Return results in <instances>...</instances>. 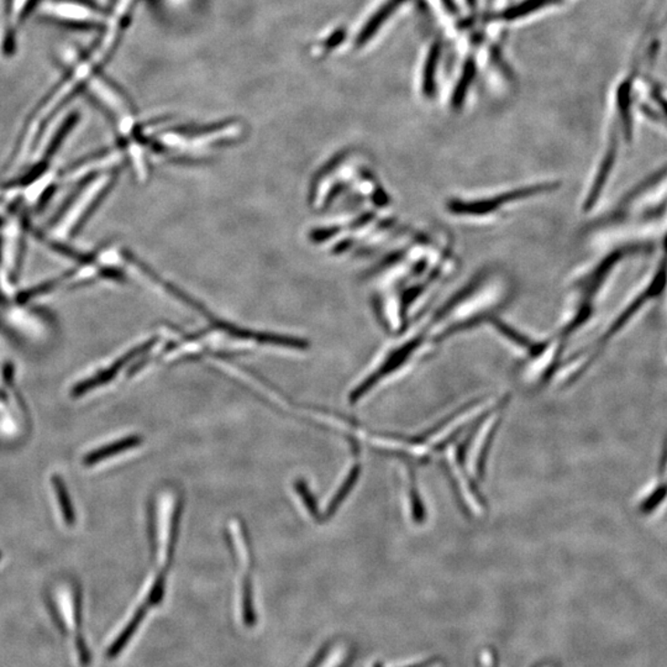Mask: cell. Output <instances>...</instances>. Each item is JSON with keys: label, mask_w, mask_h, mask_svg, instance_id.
Returning <instances> with one entry per match:
<instances>
[{"label": "cell", "mask_w": 667, "mask_h": 667, "mask_svg": "<svg viewBox=\"0 0 667 667\" xmlns=\"http://www.w3.org/2000/svg\"><path fill=\"white\" fill-rule=\"evenodd\" d=\"M508 401H503L497 408L491 412L490 417H487L484 427L478 431L473 448L469 452V466L471 473L476 478L484 477L485 467L488 453H490L491 443L494 442L495 432L499 427V422L503 417V411L507 407Z\"/></svg>", "instance_id": "6da1fadb"}, {"label": "cell", "mask_w": 667, "mask_h": 667, "mask_svg": "<svg viewBox=\"0 0 667 667\" xmlns=\"http://www.w3.org/2000/svg\"><path fill=\"white\" fill-rule=\"evenodd\" d=\"M41 12L45 16L55 17V19H57V22L68 24H79L85 22L83 19H87L89 16H90L89 10L85 6L80 5L79 3L54 2L51 5L47 3V5H44V10H41Z\"/></svg>", "instance_id": "7a4b0ae2"}, {"label": "cell", "mask_w": 667, "mask_h": 667, "mask_svg": "<svg viewBox=\"0 0 667 667\" xmlns=\"http://www.w3.org/2000/svg\"><path fill=\"white\" fill-rule=\"evenodd\" d=\"M141 443L142 438L141 436L138 435L128 436V438L118 440V442L110 443V445L94 450L93 453H89V455L86 456L85 464H87V466H93V464L100 463V461L109 459V457H113L119 453H123L127 452V450L134 449Z\"/></svg>", "instance_id": "3957f363"}, {"label": "cell", "mask_w": 667, "mask_h": 667, "mask_svg": "<svg viewBox=\"0 0 667 667\" xmlns=\"http://www.w3.org/2000/svg\"><path fill=\"white\" fill-rule=\"evenodd\" d=\"M360 473H361V469H360V464H354V467H352L350 473H349L348 474V477L345 478V481L342 482V485L340 488H339L337 494H335L334 497L331 498L329 507H328L326 515H324V519L331 518V516H334V513L338 511V508L340 507L341 503L345 501V498H347L349 494H350L352 488L355 487L356 482H358L360 477Z\"/></svg>", "instance_id": "277c9868"}, {"label": "cell", "mask_w": 667, "mask_h": 667, "mask_svg": "<svg viewBox=\"0 0 667 667\" xmlns=\"http://www.w3.org/2000/svg\"><path fill=\"white\" fill-rule=\"evenodd\" d=\"M52 482H54L56 495H57L59 505H61L66 523H68V526H71V524L75 522V512H73L71 499H69L68 491H66L65 484L62 482L61 478L57 476L52 478Z\"/></svg>", "instance_id": "5b68a950"}, {"label": "cell", "mask_w": 667, "mask_h": 667, "mask_svg": "<svg viewBox=\"0 0 667 667\" xmlns=\"http://www.w3.org/2000/svg\"><path fill=\"white\" fill-rule=\"evenodd\" d=\"M296 490L298 491V494L300 495V497H302L303 502H305L306 507L308 508L310 515H312L314 518H318L319 515H318V505L316 498L313 497L312 492L309 491V488L308 486H307L306 482H296Z\"/></svg>", "instance_id": "8992f818"}, {"label": "cell", "mask_w": 667, "mask_h": 667, "mask_svg": "<svg viewBox=\"0 0 667 667\" xmlns=\"http://www.w3.org/2000/svg\"><path fill=\"white\" fill-rule=\"evenodd\" d=\"M438 54H439V47H435L434 48H433L431 56H429V61L427 64V68H425V76H424V92L425 93H431L433 90V83H434V79H433V77H434L436 61H438Z\"/></svg>", "instance_id": "52a82bcc"}, {"label": "cell", "mask_w": 667, "mask_h": 667, "mask_svg": "<svg viewBox=\"0 0 667 667\" xmlns=\"http://www.w3.org/2000/svg\"><path fill=\"white\" fill-rule=\"evenodd\" d=\"M666 495L667 486H665V485H662V486H660L658 490L654 492V495H651V497L646 499L644 505H642L641 511L644 513L654 511V509L658 507L659 503L666 498Z\"/></svg>", "instance_id": "ba28073f"}, {"label": "cell", "mask_w": 667, "mask_h": 667, "mask_svg": "<svg viewBox=\"0 0 667 667\" xmlns=\"http://www.w3.org/2000/svg\"><path fill=\"white\" fill-rule=\"evenodd\" d=\"M373 667H380V665H379V663H375V665H373Z\"/></svg>", "instance_id": "9c48e42d"}]
</instances>
